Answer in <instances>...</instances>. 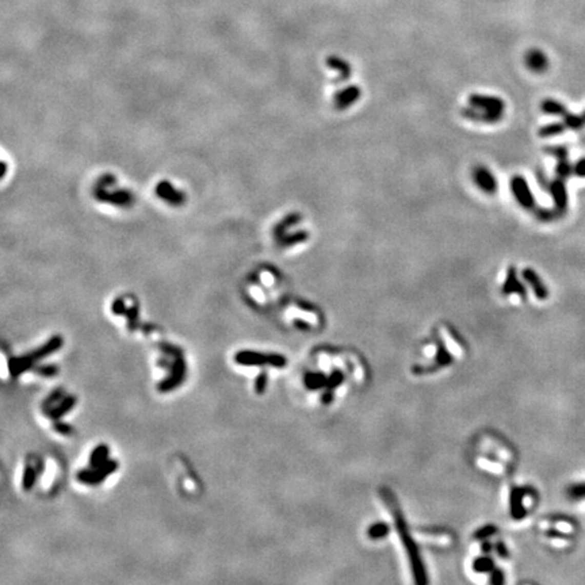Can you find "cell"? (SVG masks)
<instances>
[{
	"label": "cell",
	"mask_w": 585,
	"mask_h": 585,
	"mask_svg": "<svg viewBox=\"0 0 585 585\" xmlns=\"http://www.w3.org/2000/svg\"><path fill=\"white\" fill-rule=\"evenodd\" d=\"M61 344H63L61 337L54 336L52 337L44 347H41L39 350H37V351L31 352V354L26 355V356H22V358L12 359L11 362H10V367H11L10 370H11L12 375H18V374H21L22 371H26L27 369H30V367L34 365V362L42 359L44 356H46V355L57 351V350L61 347Z\"/></svg>",
	"instance_id": "1"
},
{
	"label": "cell",
	"mask_w": 585,
	"mask_h": 585,
	"mask_svg": "<svg viewBox=\"0 0 585 585\" xmlns=\"http://www.w3.org/2000/svg\"><path fill=\"white\" fill-rule=\"evenodd\" d=\"M393 512H394V517H396V525H397V530H398V534H400L401 539H402V542H404L405 544V549L408 551L412 563H413L416 581L426 582L427 581L426 574H424V569L423 567H421V562H420L419 554H417V548H416L415 543H413V539H412L411 536L408 535V532H407L404 517H402L401 512L397 510V508H393Z\"/></svg>",
	"instance_id": "2"
},
{
	"label": "cell",
	"mask_w": 585,
	"mask_h": 585,
	"mask_svg": "<svg viewBox=\"0 0 585 585\" xmlns=\"http://www.w3.org/2000/svg\"><path fill=\"white\" fill-rule=\"evenodd\" d=\"M236 362L244 366H257L270 363L272 366L282 367L286 365V359L280 355H263L253 351H241L236 354Z\"/></svg>",
	"instance_id": "3"
},
{
	"label": "cell",
	"mask_w": 585,
	"mask_h": 585,
	"mask_svg": "<svg viewBox=\"0 0 585 585\" xmlns=\"http://www.w3.org/2000/svg\"><path fill=\"white\" fill-rule=\"evenodd\" d=\"M511 190H512L515 199L517 200V204L520 205L521 208L527 209V210L535 208V199H534L529 183L525 177L520 176V175H515L511 179Z\"/></svg>",
	"instance_id": "4"
},
{
	"label": "cell",
	"mask_w": 585,
	"mask_h": 585,
	"mask_svg": "<svg viewBox=\"0 0 585 585\" xmlns=\"http://www.w3.org/2000/svg\"><path fill=\"white\" fill-rule=\"evenodd\" d=\"M468 100L469 106L483 110V111H489V113L504 114V109H506V102L500 96H493V95L472 94Z\"/></svg>",
	"instance_id": "5"
},
{
	"label": "cell",
	"mask_w": 585,
	"mask_h": 585,
	"mask_svg": "<svg viewBox=\"0 0 585 585\" xmlns=\"http://www.w3.org/2000/svg\"><path fill=\"white\" fill-rule=\"evenodd\" d=\"M473 180L481 191L487 194H493L497 191V179L492 174L489 168L483 166H477L473 168Z\"/></svg>",
	"instance_id": "6"
},
{
	"label": "cell",
	"mask_w": 585,
	"mask_h": 585,
	"mask_svg": "<svg viewBox=\"0 0 585 585\" xmlns=\"http://www.w3.org/2000/svg\"><path fill=\"white\" fill-rule=\"evenodd\" d=\"M118 468V465L115 461H107L106 463L95 468L94 470H83L77 474V479L80 482L84 483H99L102 482L105 477L115 472Z\"/></svg>",
	"instance_id": "7"
},
{
	"label": "cell",
	"mask_w": 585,
	"mask_h": 585,
	"mask_svg": "<svg viewBox=\"0 0 585 585\" xmlns=\"http://www.w3.org/2000/svg\"><path fill=\"white\" fill-rule=\"evenodd\" d=\"M360 95H362V90H360V87L352 84V86H348V87L340 90L339 92L335 95L333 105H335V107H336L337 110L343 111V110H347L348 107L352 106L356 100H359Z\"/></svg>",
	"instance_id": "8"
},
{
	"label": "cell",
	"mask_w": 585,
	"mask_h": 585,
	"mask_svg": "<svg viewBox=\"0 0 585 585\" xmlns=\"http://www.w3.org/2000/svg\"><path fill=\"white\" fill-rule=\"evenodd\" d=\"M462 117L468 118L470 121L474 122H482V124H497L501 121V118L504 114L501 113H489V111H483V110L476 109V107L469 106L463 107L461 110Z\"/></svg>",
	"instance_id": "9"
},
{
	"label": "cell",
	"mask_w": 585,
	"mask_h": 585,
	"mask_svg": "<svg viewBox=\"0 0 585 585\" xmlns=\"http://www.w3.org/2000/svg\"><path fill=\"white\" fill-rule=\"evenodd\" d=\"M502 293L506 295L510 294H517L525 298L526 297V289L525 286L517 280L516 276V270L514 266H510L507 270V278L506 282L502 285Z\"/></svg>",
	"instance_id": "10"
},
{
	"label": "cell",
	"mask_w": 585,
	"mask_h": 585,
	"mask_svg": "<svg viewBox=\"0 0 585 585\" xmlns=\"http://www.w3.org/2000/svg\"><path fill=\"white\" fill-rule=\"evenodd\" d=\"M526 64L532 72H544L548 69L549 61L548 57L544 56L540 50H530L526 56Z\"/></svg>",
	"instance_id": "11"
},
{
	"label": "cell",
	"mask_w": 585,
	"mask_h": 585,
	"mask_svg": "<svg viewBox=\"0 0 585 585\" xmlns=\"http://www.w3.org/2000/svg\"><path fill=\"white\" fill-rule=\"evenodd\" d=\"M523 278L531 285L538 298L544 299L548 297V290H546V287H544L543 284L540 282L539 276L536 275V272L534 271L532 268H525V271H523Z\"/></svg>",
	"instance_id": "12"
},
{
	"label": "cell",
	"mask_w": 585,
	"mask_h": 585,
	"mask_svg": "<svg viewBox=\"0 0 585 585\" xmlns=\"http://www.w3.org/2000/svg\"><path fill=\"white\" fill-rule=\"evenodd\" d=\"M327 65H328L331 69H335V71L339 72L340 80L348 79L350 75H351V67H350V64H348L347 61H344L343 58H340V57L336 56L328 57V58H327Z\"/></svg>",
	"instance_id": "13"
},
{
	"label": "cell",
	"mask_w": 585,
	"mask_h": 585,
	"mask_svg": "<svg viewBox=\"0 0 585 585\" xmlns=\"http://www.w3.org/2000/svg\"><path fill=\"white\" fill-rule=\"evenodd\" d=\"M551 194H553L557 209L558 210H565V208H567V191H565L562 181L555 180L551 185Z\"/></svg>",
	"instance_id": "14"
},
{
	"label": "cell",
	"mask_w": 585,
	"mask_h": 585,
	"mask_svg": "<svg viewBox=\"0 0 585 585\" xmlns=\"http://www.w3.org/2000/svg\"><path fill=\"white\" fill-rule=\"evenodd\" d=\"M107 454H109V447H107L106 445L98 446V447L92 451V454H91L90 457L91 468L92 469L99 468V466H102V465L106 463Z\"/></svg>",
	"instance_id": "15"
},
{
	"label": "cell",
	"mask_w": 585,
	"mask_h": 585,
	"mask_svg": "<svg viewBox=\"0 0 585 585\" xmlns=\"http://www.w3.org/2000/svg\"><path fill=\"white\" fill-rule=\"evenodd\" d=\"M75 404L76 400L73 397H67V398H64V400L61 401V404L58 405V407L49 409V412H46V413H48V416L52 417V419H60L61 416H64L69 409L73 408V405Z\"/></svg>",
	"instance_id": "16"
},
{
	"label": "cell",
	"mask_w": 585,
	"mask_h": 585,
	"mask_svg": "<svg viewBox=\"0 0 585 585\" xmlns=\"http://www.w3.org/2000/svg\"><path fill=\"white\" fill-rule=\"evenodd\" d=\"M540 107H542L544 113L549 114H558V115H563V117L568 114L565 106H562L561 103L554 100V99H544L542 105H540Z\"/></svg>",
	"instance_id": "17"
},
{
	"label": "cell",
	"mask_w": 585,
	"mask_h": 585,
	"mask_svg": "<svg viewBox=\"0 0 585 585\" xmlns=\"http://www.w3.org/2000/svg\"><path fill=\"white\" fill-rule=\"evenodd\" d=\"M388 532H389L388 525H385V523H375V525H373L369 529V536H370L371 539H379V538H384V536L388 535Z\"/></svg>",
	"instance_id": "18"
},
{
	"label": "cell",
	"mask_w": 585,
	"mask_h": 585,
	"mask_svg": "<svg viewBox=\"0 0 585 585\" xmlns=\"http://www.w3.org/2000/svg\"><path fill=\"white\" fill-rule=\"evenodd\" d=\"M563 129H565V126H563L562 124H551V125H548V126H543L542 129H539V136L540 137H550V136H554V134H558V133H562Z\"/></svg>",
	"instance_id": "19"
},
{
	"label": "cell",
	"mask_w": 585,
	"mask_h": 585,
	"mask_svg": "<svg viewBox=\"0 0 585 585\" xmlns=\"http://www.w3.org/2000/svg\"><path fill=\"white\" fill-rule=\"evenodd\" d=\"M308 237H309V233L308 232H297V233H293V234H289V236H286V237L284 238V244L285 246H293V244H297V243H302V241H306L308 240Z\"/></svg>",
	"instance_id": "20"
},
{
	"label": "cell",
	"mask_w": 585,
	"mask_h": 585,
	"mask_svg": "<svg viewBox=\"0 0 585 585\" xmlns=\"http://www.w3.org/2000/svg\"><path fill=\"white\" fill-rule=\"evenodd\" d=\"M35 482V472L34 469L31 466H27L25 469V474H23V489L25 491H30L31 487Z\"/></svg>",
	"instance_id": "21"
},
{
	"label": "cell",
	"mask_w": 585,
	"mask_h": 585,
	"mask_svg": "<svg viewBox=\"0 0 585 585\" xmlns=\"http://www.w3.org/2000/svg\"><path fill=\"white\" fill-rule=\"evenodd\" d=\"M299 219H301L299 214L287 215L286 218H285L284 221L279 224V225H278V229H276V232H278V233H282V232L286 231L287 228H290L291 225H295V224H298Z\"/></svg>",
	"instance_id": "22"
},
{
	"label": "cell",
	"mask_w": 585,
	"mask_h": 585,
	"mask_svg": "<svg viewBox=\"0 0 585 585\" xmlns=\"http://www.w3.org/2000/svg\"><path fill=\"white\" fill-rule=\"evenodd\" d=\"M492 568H493V562H492V559L489 558H478L474 562V570H477V572H489V570H492Z\"/></svg>",
	"instance_id": "23"
},
{
	"label": "cell",
	"mask_w": 585,
	"mask_h": 585,
	"mask_svg": "<svg viewBox=\"0 0 585 585\" xmlns=\"http://www.w3.org/2000/svg\"><path fill=\"white\" fill-rule=\"evenodd\" d=\"M266 384H267V375H266V373L259 374L256 378V382H255V389H256V393L261 394V393L265 392Z\"/></svg>",
	"instance_id": "24"
},
{
	"label": "cell",
	"mask_w": 585,
	"mask_h": 585,
	"mask_svg": "<svg viewBox=\"0 0 585 585\" xmlns=\"http://www.w3.org/2000/svg\"><path fill=\"white\" fill-rule=\"evenodd\" d=\"M495 532H496V527H493V526H487V527H483V529L478 530V531L476 532V538H478V539H485L488 536L493 535Z\"/></svg>",
	"instance_id": "25"
},
{
	"label": "cell",
	"mask_w": 585,
	"mask_h": 585,
	"mask_svg": "<svg viewBox=\"0 0 585 585\" xmlns=\"http://www.w3.org/2000/svg\"><path fill=\"white\" fill-rule=\"evenodd\" d=\"M37 373L42 374V375H54L57 373L56 366H44V367H35L34 369Z\"/></svg>",
	"instance_id": "26"
},
{
	"label": "cell",
	"mask_w": 585,
	"mask_h": 585,
	"mask_svg": "<svg viewBox=\"0 0 585 585\" xmlns=\"http://www.w3.org/2000/svg\"><path fill=\"white\" fill-rule=\"evenodd\" d=\"M558 174L561 175V176H567V175L570 174V167L568 166L567 162H563L562 159H561V162H559L558 164Z\"/></svg>",
	"instance_id": "27"
},
{
	"label": "cell",
	"mask_w": 585,
	"mask_h": 585,
	"mask_svg": "<svg viewBox=\"0 0 585 585\" xmlns=\"http://www.w3.org/2000/svg\"><path fill=\"white\" fill-rule=\"evenodd\" d=\"M61 397H63V390H56V392H54V393H52V394H50L49 398H48V400H46V402H45V407H46V408H48L49 405L53 404L54 401H57V400H58V398H61Z\"/></svg>",
	"instance_id": "28"
},
{
	"label": "cell",
	"mask_w": 585,
	"mask_h": 585,
	"mask_svg": "<svg viewBox=\"0 0 585 585\" xmlns=\"http://www.w3.org/2000/svg\"><path fill=\"white\" fill-rule=\"evenodd\" d=\"M574 172H576V175H578V176H585V159L580 160V162L576 164V167H574Z\"/></svg>",
	"instance_id": "29"
},
{
	"label": "cell",
	"mask_w": 585,
	"mask_h": 585,
	"mask_svg": "<svg viewBox=\"0 0 585 585\" xmlns=\"http://www.w3.org/2000/svg\"><path fill=\"white\" fill-rule=\"evenodd\" d=\"M496 550H497V554H500L501 557H508V551H507L506 546L501 542H498L497 546H496Z\"/></svg>",
	"instance_id": "30"
},
{
	"label": "cell",
	"mask_w": 585,
	"mask_h": 585,
	"mask_svg": "<svg viewBox=\"0 0 585 585\" xmlns=\"http://www.w3.org/2000/svg\"><path fill=\"white\" fill-rule=\"evenodd\" d=\"M502 581H504V578H502V573L500 572V570H496L495 574H493V578H492V582H495V584H501Z\"/></svg>",
	"instance_id": "31"
},
{
	"label": "cell",
	"mask_w": 585,
	"mask_h": 585,
	"mask_svg": "<svg viewBox=\"0 0 585 585\" xmlns=\"http://www.w3.org/2000/svg\"><path fill=\"white\" fill-rule=\"evenodd\" d=\"M56 430L58 431V432H61V434L68 435V434H69V431H71V428H69V427H67V426H64V424L57 423V424H56Z\"/></svg>",
	"instance_id": "32"
},
{
	"label": "cell",
	"mask_w": 585,
	"mask_h": 585,
	"mask_svg": "<svg viewBox=\"0 0 585 585\" xmlns=\"http://www.w3.org/2000/svg\"><path fill=\"white\" fill-rule=\"evenodd\" d=\"M113 310L115 313H122V312H124V305H122V302L121 301L115 302L113 306Z\"/></svg>",
	"instance_id": "33"
},
{
	"label": "cell",
	"mask_w": 585,
	"mask_h": 585,
	"mask_svg": "<svg viewBox=\"0 0 585 585\" xmlns=\"http://www.w3.org/2000/svg\"><path fill=\"white\" fill-rule=\"evenodd\" d=\"M482 549H483V551H485V553H487V551H489V550H491L492 548H491V544H489V543H487V542H485V543H483V546H482Z\"/></svg>",
	"instance_id": "34"
},
{
	"label": "cell",
	"mask_w": 585,
	"mask_h": 585,
	"mask_svg": "<svg viewBox=\"0 0 585 585\" xmlns=\"http://www.w3.org/2000/svg\"><path fill=\"white\" fill-rule=\"evenodd\" d=\"M584 121H585V115H584Z\"/></svg>",
	"instance_id": "35"
}]
</instances>
